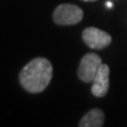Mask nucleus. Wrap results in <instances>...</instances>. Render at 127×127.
<instances>
[{
  "label": "nucleus",
  "instance_id": "nucleus-1",
  "mask_svg": "<svg viewBox=\"0 0 127 127\" xmlns=\"http://www.w3.org/2000/svg\"><path fill=\"white\" fill-rule=\"evenodd\" d=\"M53 75V67L47 58L37 57L23 67L19 74L20 85L28 92L39 93L49 86Z\"/></svg>",
  "mask_w": 127,
  "mask_h": 127
},
{
  "label": "nucleus",
  "instance_id": "nucleus-5",
  "mask_svg": "<svg viewBox=\"0 0 127 127\" xmlns=\"http://www.w3.org/2000/svg\"><path fill=\"white\" fill-rule=\"evenodd\" d=\"M109 89V67L102 64L94 79L92 81L91 92L94 96L103 97L108 92Z\"/></svg>",
  "mask_w": 127,
  "mask_h": 127
},
{
  "label": "nucleus",
  "instance_id": "nucleus-3",
  "mask_svg": "<svg viewBox=\"0 0 127 127\" xmlns=\"http://www.w3.org/2000/svg\"><path fill=\"white\" fill-rule=\"evenodd\" d=\"M102 65V58L95 53H88L82 58L78 67V78L84 83H92Z\"/></svg>",
  "mask_w": 127,
  "mask_h": 127
},
{
  "label": "nucleus",
  "instance_id": "nucleus-4",
  "mask_svg": "<svg viewBox=\"0 0 127 127\" xmlns=\"http://www.w3.org/2000/svg\"><path fill=\"white\" fill-rule=\"evenodd\" d=\"M83 40L91 49L101 50L111 43V36L97 28H86L83 32Z\"/></svg>",
  "mask_w": 127,
  "mask_h": 127
},
{
  "label": "nucleus",
  "instance_id": "nucleus-2",
  "mask_svg": "<svg viewBox=\"0 0 127 127\" xmlns=\"http://www.w3.org/2000/svg\"><path fill=\"white\" fill-rule=\"evenodd\" d=\"M84 12L81 7L71 3L59 4L53 13V20L59 26H72L82 21Z\"/></svg>",
  "mask_w": 127,
  "mask_h": 127
},
{
  "label": "nucleus",
  "instance_id": "nucleus-6",
  "mask_svg": "<svg viewBox=\"0 0 127 127\" xmlns=\"http://www.w3.org/2000/svg\"><path fill=\"white\" fill-rule=\"evenodd\" d=\"M105 116L101 109H92L87 112L79 122L81 127H101L104 124Z\"/></svg>",
  "mask_w": 127,
  "mask_h": 127
},
{
  "label": "nucleus",
  "instance_id": "nucleus-7",
  "mask_svg": "<svg viewBox=\"0 0 127 127\" xmlns=\"http://www.w3.org/2000/svg\"><path fill=\"white\" fill-rule=\"evenodd\" d=\"M106 5L108 6L109 9H111V7H112V2H111V1H107L106 2Z\"/></svg>",
  "mask_w": 127,
  "mask_h": 127
},
{
  "label": "nucleus",
  "instance_id": "nucleus-8",
  "mask_svg": "<svg viewBox=\"0 0 127 127\" xmlns=\"http://www.w3.org/2000/svg\"><path fill=\"white\" fill-rule=\"evenodd\" d=\"M83 1H86V2H93V1H96V0H83Z\"/></svg>",
  "mask_w": 127,
  "mask_h": 127
}]
</instances>
